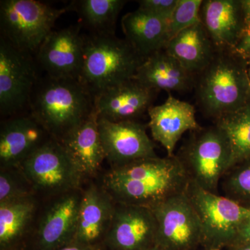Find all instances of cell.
I'll return each instance as SVG.
<instances>
[{
  "label": "cell",
  "mask_w": 250,
  "mask_h": 250,
  "mask_svg": "<svg viewBox=\"0 0 250 250\" xmlns=\"http://www.w3.org/2000/svg\"><path fill=\"white\" fill-rule=\"evenodd\" d=\"M100 184L116 203L152 208L185 192L189 179L177 156H157L110 167Z\"/></svg>",
  "instance_id": "obj_1"
},
{
  "label": "cell",
  "mask_w": 250,
  "mask_h": 250,
  "mask_svg": "<svg viewBox=\"0 0 250 250\" xmlns=\"http://www.w3.org/2000/svg\"><path fill=\"white\" fill-rule=\"evenodd\" d=\"M29 113L61 141L95 109V98L77 79L40 77L29 104Z\"/></svg>",
  "instance_id": "obj_2"
},
{
  "label": "cell",
  "mask_w": 250,
  "mask_h": 250,
  "mask_svg": "<svg viewBox=\"0 0 250 250\" xmlns=\"http://www.w3.org/2000/svg\"><path fill=\"white\" fill-rule=\"evenodd\" d=\"M194 88L202 113L214 122L236 111L250 100L248 60L234 51H216Z\"/></svg>",
  "instance_id": "obj_3"
},
{
  "label": "cell",
  "mask_w": 250,
  "mask_h": 250,
  "mask_svg": "<svg viewBox=\"0 0 250 250\" xmlns=\"http://www.w3.org/2000/svg\"><path fill=\"white\" fill-rule=\"evenodd\" d=\"M144 59L125 39L114 34L85 35L79 80L95 98L134 78Z\"/></svg>",
  "instance_id": "obj_4"
},
{
  "label": "cell",
  "mask_w": 250,
  "mask_h": 250,
  "mask_svg": "<svg viewBox=\"0 0 250 250\" xmlns=\"http://www.w3.org/2000/svg\"><path fill=\"white\" fill-rule=\"evenodd\" d=\"M189 181L219 194L220 181L231 164L228 138L217 125L191 131L177 154Z\"/></svg>",
  "instance_id": "obj_5"
},
{
  "label": "cell",
  "mask_w": 250,
  "mask_h": 250,
  "mask_svg": "<svg viewBox=\"0 0 250 250\" xmlns=\"http://www.w3.org/2000/svg\"><path fill=\"white\" fill-rule=\"evenodd\" d=\"M69 11V5L57 9L35 0H1V36L20 50L36 55L57 20Z\"/></svg>",
  "instance_id": "obj_6"
},
{
  "label": "cell",
  "mask_w": 250,
  "mask_h": 250,
  "mask_svg": "<svg viewBox=\"0 0 250 250\" xmlns=\"http://www.w3.org/2000/svg\"><path fill=\"white\" fill-rule=\"evenodd\" d=\"M186 193L201 223V246L206 250L232 246L240 225L250 216V208L207 191L190 181Z\"/></svg>",
  "instance_id": "obj_7"
},
{
  "label": "cell",
  "mask_w": 250,
  "mask_h": 250,
  "mask_svg": "<svg viewBox=\"0 0 250 250\" xmlns=\"http://www.w3.org/2000/svg\"><path fill=\"white\" fill-rule=\"evenodd\" d=\"M36 196L51 198L83 187L82 177L62 143L51 139L19 167Z\"/></svg>",
  "instance_id": "obj_8"
},
{
  "label": "cell",
  "mask_w": 250,
  "mask_h": 250,
  "mask_svg": "<svg viewBox=\"0 0 250 250\" xmlns=\"http://www.w3.org/2000/svg\"><path fill=\"white\" fill-rule=\"evenodd\" d=\"M33 55L22 52L0 37V113L16 116L29 107L40 77Z\"/></svg>",
  "instance_id": "obj_9"
},
{
  "label": "cell",
  "mask_w": 250,
  "mask_h": 250,
  "mask_svg": "<svg viewBox=\"0 0 250 250\" xmlns=\"http://www.w3.org/2000/svg\"><path fill=\"white\" fill-rule=\"evenodd\" d=\"M151 209L157 223L156 246L166 250H193L201 246V223L186 191Z\"/></svg>",
  "instance_id": "obj_10"
},
{
  "label": "cell",
  "mask_w": 250,
  "mask_h": 250,
  "mask_svg": "<svg viewBox=\"0 0 250 250\" xmlns=\"http://www.w3.org/2000/svg\"><path fill=\"white\" fill-rule=\"evenodd\" d=\"M83 188L51 197L33 229L32 250H56L71 243L76 234Z\"/></svg>",
  "instance_id": "obj_11"
},
{
  "label": "cell",
  "mask_w": 250,
  "mask_h": 250,
  "mask_svg": "<svg viewBox=\"0 0 250 250\" xmlns=\"http://www.w3.org/2000/svg\"><path fill=\"white\" fill-rule=\"evenodd\" d=\"M98 127L110 167L156 157L155 144L136 121L114 123L98 118Z\"/></svg>",
  "instance_id": "obj_12"
},
{
  "label": "cell",
  "mask_w": 250,
  "mask_h": 250,
  "mask_svg": "<svg viewBox=\"0 0 250 250\" xmlns=\"http://www.w3.org/2000/svg\"><path fill=\"white\" fill-rule=\"evenodd\" d=\"M84 39L80 25L53 30L39 47L36 62L47 76L79 80Z\"/></svg>",
  "instance_id": "obj_13"
},
{
  "label": "cell",
  "mask_w": 250,
  "mask_h": 250,
  "mask_svg": "<svg viewBox=\"0 0 250 250\" xmlns=\"http://www.w3.org/2000/svg\"><path fill=\"white\" fill-rule=\"evenodd\" d=\"M51 139L29 112L7 118L0 129V169L18 168Z\"/></svg>",
  "instance_id": "obj_14"
},
{
  "label": "cell",
  "mask_w": 250,
  "mask_h": 250,
  "mask_svg": "<svg viewBox=\"0 0 250 250\" xmlns=\"http://www.w3.org/2000/svg\"><path fill=\"white\" fill-rule=\"evenodd\" d=\"M157 223L151 208L116 203L105 241L107 250H147L156 246Z\"/></svg>",
  "instance_id": "obj_15"
},
{
  "label": "cell",
  "mask_w": 250,
  "mask_h": 250,
  "mask_svg": "<svg viewBox=\"0 0 250 250\" xmlns=\"http://www.w3.org/2000/svg\"><path fill=\"white\" fill-rule=\"evenodd\" d=\"M116 205V202L101 184L90 181L87 187L83 188L73 241L85 246L105 247Z\"/></svg>",
  "instance_id": "obj_16"
},
{
  "label": "cell",
  "mask_w": 250,
  "mask_h": 250,
  "mask_svg": "<svg viewBox=\"0 0 250 250\" xmlns=\"http://www.w3.org/2000/svg\"><path fill=\"white\" fill-rule=\"evenodd\" d=\"M158 93L133 78L96 95L95 110L106 121H136L153 106Z\"/></svg>",
  "instance_id": "obj_17"
},
{
  "label": "cell",
  "mask_w": 250,
  "mask_h": 250,
  "mask_svg": "<svg viewBox=\"0 0 250 250\" xmlns=\"http://www.w3.org/2000/svg\"><path fill=\"white\" fill-rule=\"evenodd\" d=\"M195 113L194 106L174 98L171 93L162 104L148 109V126L153 139L165 148L167 156L175 155L176 146L186 132L201 128Z\"/></svg>",
  "instance_id": "obj_18"
},
{
  "label": "cell",
  "mask_w": 250,
  "mask_h": 250,
  "mask_svg": "<svg viewBox=\"0 0 250 250\" xmlns=\"http://www.w3.org/2000/svg\"><path fill=\"white\" fill-rule=\"evenodd\" d=\"M200 15V21L216 51H234L246 34L242 1L206 0Z\"/></svg>",
  "instance_id": "obj_19"
},
{
  "label": "cell",
  "mask_w": 250,
  "mask_h": 250,
  "mask_svg": "<svg viewBox=\"0 0 250 250\" xmlns=\"http://www.w3.org/2000/svg\"><path fill=\"white\" fill-rule=\"evenodd\" d=\"M83 182L93 180L106 160L98 127L96 110L60 142Z\"/></svg>",
  "instance_id": "obj_20"
},
{
  "label": "cell",
  "mask_w": 250,
  "mask_h": 250,
  "mask_svg": "<svg viewBox=\"0 0 250 250\" xmlns=\"http://www.w3.org/2000/svg\"><path fill=\"white\" fill-rule=\"evenodd\" d=\"M134 79L156 91L166 90L168 93L190 91L195 83V75L164 49L145 59Z\"/></svg>",
  "instance_id": "obj_21"
},
{
  "label": "cell",
  "mask_w": 250,
  "mask_h": 250,
  "mask_svg": "<svg viewBox=\"0 0 250 250\" xmlns=\"http://www.w3.org/2000/svg\"><path fill=\"white\" fill-rule=\"evenodd\" d=\"M169 21L138 8L122 18L125 40L143 57L165 48L169 41Z\"/></svg>",
  "instance_id": "obj_22"
},
{
  "label": "cell",
  "mask_w": 250,
  "mask_h": 250,
  "mask_svg": "<svg viewBox=\"0 0 250 250\" xmlns=\"http://www.w3.org/2000/svg\"><path fill=\"white\" fill-rule=\"evenodd\" d=\"M164 49L195 76L208 66L216 52L201 22L174 36Z\"/></svg>",
  "instance_id": "obj_23"
},
{
  "label": "cell",
  "mask_w": 250,
  "mask_h": 250,
  "mask_svg": "<svg viewBox=\"0 0 250 250\" xmlns=\"http://www.w3.org/2000/svg\"><path fill=\"white\" fill-rule=\"evenodd\" d=\"M38 209L37 196L0 203V250L29 240Z\"/></svg>",
  "instance_id": "obj_24"
},
{
  "label": "cell",
  "mask_w": 250,
  "mask_h": 250,
  "mask_svg": "<svg viewBox=\"0 0 250 250\" xmlns=\"http://www.w3.org/2000/svg\"><path fill=\"white\" fill-rule=\"evenodd\" d=\"M126 1L80 0L69 5L92 34H114L117 19Z\"/></svg>",
  "instance_id": "obj_25"
},
{
  "label": "cell",
  "mask_w": 250,
  "mask_h": 250,
  "mask_svg": "<svg viewBox=\"0 0 250 250\" xmlns=\"http://www.w3.org/2000/svg\"><path fill=\"white\" fill-rule=\"evenodd\" d=\"M231 149L230 167L250 159V100L236 111L215 121Z\"/></svg>",
  "instance_id": "obj_26"
},
{
  "label": "cell",
  "mask_w": 250,
  "mask_h": 250,
  "mask_svg": "<svg viewBox=\"0 0 250 250\" xmlns=\"http://www.w3.org/2000/svg\"><path fill=\"white\" fill-rule=\"evenodd\" d=\"M223 196L250 208V159L230 167L220 181Z\"/></svg>",
  "instance_id": "obj_27"
},
{
  "label": "cell",
  "mask_w": 250,
  "mask_h": 250,
  "mask_svg": "<svg viewBox=\"0 0 250 250\" xmlns=\"http://www.w3.org/2000/svg\"><path fill=\"white\" fill-rule=\"evenodd\" d=\"M31 196L35 191L19 167L0 169V203Z\"/></svg>",
  "instance_id": "obj_28"
},
{
  "label": "cell",
  "mask_w": 250,
  "mask_h": 250,
  "mask_svg": "<svg viewBox=\"0 0 250 250\" xmlns=\"http://www.w3.org/2000/svg\"><path fill=\"white\" fill-rule=\"evenodd\" d=\"M202 0H178L169 20V41L187 28L201 22L200 9Z\"/></svg>",
  "instance_id": "obj_29"
},
{
  "label": "cell",
  "mask_w": 250,
  "mask_h": 250,
  "mask_svg": "<svg viewBox=\"0 0 250 250\" xmlns=\"http://www.w3.org/2000/svg\"><path fill=\"white\" fill-rule=\"evenodd\" d=\"M137 2L139 9L169 21L178 0H140Z\"/></svg>",
  "instance_id": "obj_30"
},
{
  "label": "cell",
  "mask_w": 250,
  "mask_h": 250,
  "mask_svg": "<svg viewBox=\"0 0 250 250\" xmlns=\"http://www.w3.org/2000/svg\"><path fill=\"white\" fill-rule=\"evenodd\" d=\"M250 241V216L243 220L238 228L232 246L229 248Z\"/></svg>",
  "instance_id": "obj_31"
},
{
  "label": "cell",
  "mask_w": 250,
  "mask_h": 250,
  "mask_svg": "<svg viewBox=\"0 0 250 250\" xmlns=\"http://www.w3.org/2000/svg\"><path fill=\"white\" fill-rule=\"evenodd\" d=\"M234 52L247 60L250 59V31L241 38Z\"/></svg>",
  "instance_id": "obj_32"
},
{
  "label": "cell",
  "mask_w": 250,
  "mask_h": 250,
  "mask_svg": "<svg viewBox=\"0 0 250 250\" xmlns=\"http://www.w3.org/2000/svg\"><path fill=\"white\" fill-rule=\"evenodd\" d=\"M56 250H107L105 247H93L72 241Z\"/></svg>",
  "instance_id": "obj_33"
},
{
  "label": "cell",
  "mask_w": 250,
  "mask_h": 250,
  "mask_svg": "<svg viewBox=\"0 0 250 250\" xmlns=\"http://www.w3.org/2000/svg\"><path fill=\"white\" fill-rule=\"evenodd\" d=\"M241 1L242 4H243V11H244L246 34L250 31V0H243Z\"/></svg>",
  "instance_id": "obj_34"
},
{
  "label": "cell",
  "mask_w": 250,
  "mask_h": 250,
  "mask_svg": "<svg viewBox=\"0 0 250 250\" xmlns=\"http://www.w3.org/2000/svg\"><path fill=\"white\" fill-rule=\"evenodd\" d=\"M8 250H31L30 245H29V240L27 241L23 242L21 244L18 245V246L14 247V248H11V249Z\"/></svg>",
  "instance_id": "obj_35"
},
{
  "label": "cell",
  "mask_w": 250,
  "mask_h": 250,
  "mask_svg": "<svg viewBox=\"0 0 250 250\" xmlns=\"http://www.w3.org/2000/svg\"><path fill=\"white\" fill-rule=\"evenodd\" d=\"M229 249L231 250H250V241L237 245V246H233Z\"/></svg>",
  "instance_id": "obj_36"
},
{
  "label": "cell",
  "mask_w": 250,
  "mask_h": 250,
  "mask_svg": "<svg viewBox=\"0 0 250 250\" xmlns=\"http://www.w3.org/2000/svg\"><path fill=\"white\" fill-rule=\"evenodd\" d=\"M147 250H166L164 249H162V248H159V246H154L152 247V248H149V249H148Z\"/></svg>",
  "instance_id": "obj_37"
},
{
  "label": "cell",
  "mask_w": 250,
  "mask_h": 250,
  "mask_svg": "<svg viewBox=\"0 0 250 250\" xmlns=\"http://www.w3.org/2000/svg\"><path fill=\"white\" fill-rule=\"evenodd\" d=\"M248 77H249L250 85V59L248 60Z\"/></svg>",
  "instance_id": "obj_38"
},
{
  "label": "cell",
  "mask_w": 250,
  "mask_h": 250,
  "mask_svg": "<svg viewBox=\"0 0 250 250\" xmlns=\"http://www.w3.org/2000/svg\"><path fill=\"white\" fill-rule=\"evenodd\" d=\"M220 250L219 249H211V250Z\"/></svg>",
  "instance_id": "obj_39"
}]
</instances>
